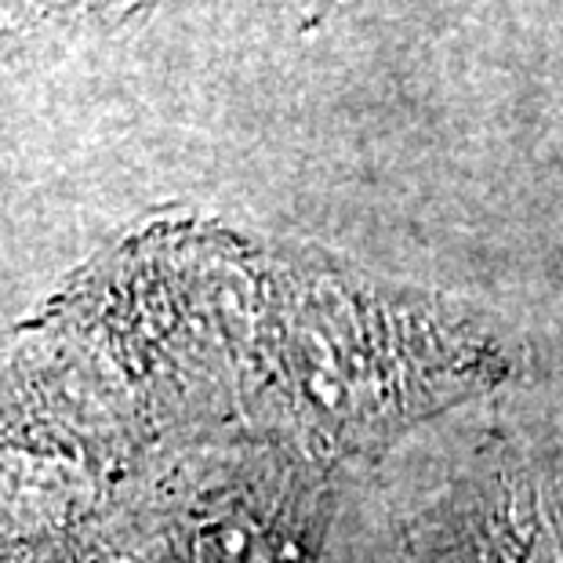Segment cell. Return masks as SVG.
Listing matches in <instances>:
<instances>
[{
  "instance_id": "cell-1",
  "label": "cell",
  "mask_w": 563,
  "mask_h": 563,
  "mask_svg": "<svg viewBox=\"0 0 563 563\" xmlns=\"http://www.w3.org/2000/svg\"><path fill=\"white\" fill-rule=\"evenodd\" d=\"M484 549H481V563H542L545 560V545H542V531H538V520H520L517 509L495 512L484 527Z\"/></svg>"
},
{
  "instance_id": "cell-2",
  "label": "cell",
  "mask_w": 563,
  "mask_h": 563,
  "mask_svg": "<svg viewBox=\"0 0 563 563\" xmlns=\"http://www.w3.org/2000/svg\"><path fill=\"white\" fill-rule=\"evenodd\" d=\"M77 4L80 0H0V52Z\"/></svg>"
}]
</instances>
